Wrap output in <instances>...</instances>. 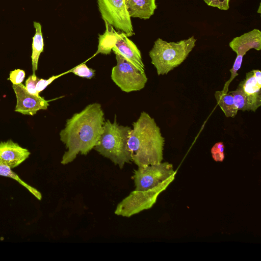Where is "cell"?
Instances as JSON below:
<instances>
[{"mask_svg": "<svg viewBox=\"0 0 261 261\" xmlns=\"http://www.w3.org/2000/svg\"><path fill=\"white\" fill-rule=\"evenodd\" d=\"M175 176H170L151 189L132 191L117 205L115 214L130 217L142 211L150 208L156 202L159 195L173 181Z\"/></svg>", "mask_w": 261, "mask_h": 261, "instance_id": "cell-5", "label": "cell"}, {"mask_svg": "<svg viewBox=\"0 0 261 261\" xmlns=\"http://www.w3.org/2000/svg\"><path fill=\"white\" fill-rule=\"evenodd\" d=\"M12 88L16 97V112L23 115L33 116L40 110H46L48 102L39 95L30 93L22 83L12 85Z\"/></svg>", "mask_w": 261, "mask_h": 261, "instance_id": "cell-10", "label": "cell"}, {"mask_svg": "<svg viewBox=\"0 0 261 261\" xmlns=\"http://www.w3.org/2000/svg\"><path fill=\"white\" fill-rule=\"evenodd\" d=\"M104 122V113L98 103L88 105L67 119L59 134L61 141L67 149L61 163L67 164L79 153L87 155L93 149L102 134Z\"/></svg>", "mask_w": 261, "mask_h": 261, "instance_id": "cell-1", "label": "cell"}, {"mask_svg": "<svg viewBox=\"0 0 261 261\" xmlns=\"http://www.w3.org/2000/svg\"><path fill=\"white\" fill-rule=\"evenodd\" d=\"M31 153L11 140L0 142V165L12 169L28 158Z\"/></svg>", "mask_w": 261, "mask_h": 261, "instance_id": "cell-11", "label": "cell"}, {"mask_svg": "<svg viewBox=\"0 0 261 261\" xmlns=\"http://www.w3.org/2000/svg\"><path fill=\"white\" fill-rule=\"evenodd\" d=\"M70 72V71H68L66 72L62 73L59 75H53L49 77L48 79H39L38 80L36 85V90L38 94L42 92L43 90H44L50 84H51L54 80L57 79V78L65 74L66 73H68Z\"/></svg>", "mask_w": 261, "mask_h": 261, "instance_id": "cell-22", "label": "cell"}, {"mask_svg": "<svg viewBox=\"0 0 261 261\" xmlns=\"http://www.w3.org/2000/svg\"><path fill=\"white\" fill-rule=\"evenodd\" d=\"M218 105L226 117L234 118L238 110L235 105L232 95L229 92L216 91L214 94Z\"/></svg>", "mask_w": 261, "mask_h": 261, "instance_id": "cell-17", "label": "cell"}, {"mask_svg": "<svg viewBox=\"0 0 261 261\" xmlns=\"http://www.w3.org/2000/svg\"><path fill=\"white\" fill-rule=\"evenodd\" d=\"M25 75V71L21 69H15L10 73L9 80L14 85L20 84L23 81Z\"/></svg>", "mask_w": 261, "mask_h": 261, "instance_id": "cell-24", "label": "cell"}, {"mask_svg": "<svg viewBox=\"0 0 261 261\" xmlns=\"http://www.w3.org/2000/svg\"><path fill=\"white\" fill-rule=\"evenodd\" d=\"M208 5L217 8L221 10H227L229 8L230 0H203Z\"/></svg>", "mask_w": 261, "mask_h": 261, "instance_id": "cell-25", "label": "cell"}, {"mask_svg": "<svg viewBox=\"0 0 261 261\" xmlns=\"http://www.w3.org/2000/svg\"><path fill=\"white\" fill-rule=\"evenodd\" d=\"M133 127L127 141L132 161L138 167L161 163L165 139L155 120L142 112Z\"/></svg>", "mask_w": 261, "mask_h": 261, "instance_id": "cell-2", "label": "cell"}, {"mask_svg": "<svg viewBox=\"0 0 261 261\" xmlns=\"http://www.w3.org/2000/svg\"><path fill=\"white\" fill-rule=\"evenodd\" d=\"M99 11L103 21L128 37L134 35L131 17L125 0H97Z\"/></svg>", "mask_w": 261, "mask_h": 261, "instance_id": "cell-8", "label": "cell"}, {"mask_svg": "<svg viewBox=\"0 0 261 261\" xmlns=\"http://www.w3.org/2000/svg\"><path fill=\"white\" fill-rule=\"evenodd\" d=\"M196 42L194 36L177 42H167L158 38L149 52L158 74H167L179 66L195 46Z\"/></svg>", "mask_w": 261, "mask_h": 261, "instance_id": "cell-4", "label": "cell"}, {"mask_svg": "<svg viewBox=\"0 0 261 261\" xmlns=\"http://www.w3.org/2000/svg\"><path fill=\"white\" fill-rule=\"evenodd\" d=\"M112 50L115 54L121 55L141 71L145 72L140 51L124 33L118 32L117 41Z\"/></svg>", "mask_w": 261, "mask_h": 261, "instance_id": "cell-12", "label": "cell"}, {"mask_svg": "<svg viewBox=\"0 0 261 261\" xmlns=\"http://www.w3.org/2000/svg\"><path fill=\"white\" fill-rule=\"evenodd\" d=\"M69 71L76 75L88 79H92L95 75V72L94 69L89 68L85 63L76 66Z\"/></svg>", "mask_w": 261, "mask_h": 261, "instance_id": "cell-20", "label": "cell"}, {"mask_svg": "<svg viewBox=\"0 0 261 261\" xmlns=\"http://www.w3.org/2000/svg\"><path fill=\"white\" fill-rule=\"evenodd\" d=\"M229 46L237 55L244 56L251 49H261V32L254 29L243 35L234 37Z\"/></svg>", "mask_w": 261, "mask_h": 261, "instance_id": "cell-13", "label": "cell"}, {"mask_svg": "<svg viewBox=\"0 0 261 261\" xmlns=\"http://www.w3.org/2000/svg\"><path fill=\"white\" fill-rule=\"evenodd\" d=\"M130 17L148 19L157 8L155 0H125Z\"/></svg>", "mask_w": 261, "mask_h": 261, "instance_id": "cell-14", "label": "cell"}, {"mask_svg": "<svg viewBox=\"0 0 261 261\" xmlns=\"http://www.w3.org/2000/svg\"><path fill=\"white\" fill-rule=\"evenodd\" d=\"M175 174L173 165L168 162H162L138 167L134 171L133 176L135 190L145 191L151 189Z\"/></svg>", "mask_w": 261, "mask_h": 261, "instance_id": "cell-9", "label": "cell"}, {"mask_svg": "<svg viewBox=\"0 0 261 261\" xmlns=\"http://www.w3.org/2000/svg\"><path fill=\"white\" fill-rule=\"evenodd\" d=\"M0 175L10 177L16 180L28 190L36 198L39 200H41L42 195L41 193L37 189L22 181L18 175L13 171L10 167L4 165H0Z\"/></svg>", "mask_w": 261, "mask_h": 261, "instance_id": "cell-18", "label": "cell"}, {"mask_svg": "<svg viewBox=\"0 0 261 261\" xmlns=\"http://www.w3.org/2000/svg\"><path fill=\"white\" fill-rule=\"evenodd\" d=\"M131 128L117 123L116 117L113 123L105 121L103 130L96 145L94 147L102 156L110 159L120 169L132 161L127 141Z\"/></svg>", "mask_w": 261, "mask_h": 261, "instance_id": "cell-3", "label": "cell"}, {"mask_svg": "<svg viewBox=\"0 0 261 261\" xmlns=\"http://www.w3.org/2000/svg\"><path fill=\"white\" fill-rule=\"evenodd\" d=\"M35 34L32 38V53L31 55L33 73L38 69V63L40 55L43 51L44 40L42 33V27L39 22L34 21Z\"/></svg>", "mask_w": 261, "mask_h": 261, "instance_id": "cell-16", "label": "cell"}, {"mask_svg": "<svg viewBox=\"0 0 261 261\" xmlns=\"http://www.w3.org/2000/svg\"><path fill=\"white\" fill-rule=\"evenodd\" d=\"M104 22L106 31L102 35H98L97 50L94 56L98 54H110L117 41L118 32H116L113 27L107 22Z\"/></svg>", "mask_w": 261, "mask_h": 261, "instance_id": "cell-15", "label": "cell"}, {"mask_svg": "<svg viewBox=\"0 0 261 261\" xmlns=\"http://www.w3.org/2000/svg\"><path fill=\"white\" fill-rule=\"evenodd\" d=\"M243 56L242 55H237L233 66L232 68L230 69V72L231 73V75L229 80H228L225 84L223 89L222 90L224 93H227L228 91V87L229 84L232 82V81L234 79L236 76L238 75V71L241 68Z\"/></svg>", "mask_w": 261, "mask_h": 261, "instance_id": "cell-19", "label": "cell"}, {"mask_svg": "<svg viewBox=\"0 0 261 261\" xmlns=\"http://www.w3.org/2000/svg\"><path fill=\"white\" fill-rule=\"evenodd\" d=\"M224 145L222 142L215 143L211 149L213 159L216 162H222L224 159Z\"/></svg>", "mask_w": 261, "mask_h": 261, "instance_id": "cell-21", "label": "cell"}, {"mask_svg": "<svg viewBox=\"0 0 261 261\" xmlns=\"http://www.w3.org/2000/svg\"><path fill=\"white\" fill-rule=\"evenodd\" d=\"M261 72L253 69L246 74L245 79L237 89L229 92L238 110L255 112L261 106Z\"/></svg>", "mask_w": 261, "mask_h": 261, "instance_id": "cell-6", "label": "cell"}, {"mask_svg": "<svg viewBox=\"0 0 261 261\" xmlns=\"http://www.w3.org/2000/svg\"><path fill=\"white\" fill-rule=\"evenodd\" d=\"M115 54L117 63L112 69L113 81L122 91L127 93L143 89L147 82L145 72L141 71L121 55Z\"/></svg>", "mask_w": 261, "mask_h": 261, "instance_id": "cell-7", "label": "cell"}, {"mask_svg": "<svg viewBox=\"0 0 261 261\" xmlns=\"http://www.w3.org/2000/svg\"><path fill=\"white\" fill-rule=\"evenodd\" d=\"M39 80L35 73H33L27 79L25 87L30 93L39 95L36 90V85Z\"/></svg>", "mask_w": 261, "mask_h": 261, "instance_id": "cell-23", "label": "cell"}]
</instances>
